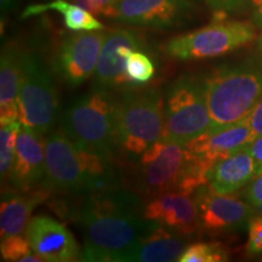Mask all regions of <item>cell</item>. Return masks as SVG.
<instances>
[{
    "instance_id": "18",
    "label": "cell",
    "mask_w": 262,
    "mask_h": 262,
    "mask_svg": "<svg viewBox=\"0 0 262 262\" xmlns=\"http://www.w3.org/2000/svg\"><path fill=\"white\" fill-rule=\"evenodd\" d=\"M51 192L42 187L41 189L27 191H3L2 209H0V237L6 239L11 235L22 234L31 221L33 210L50 196Z\"/></svg>"
},
{
    "instance_id": "4",
    "label": "cell",
    "mask_w": 262,
    "mask_h": 262,
    "mask_svg": "<svg viewBox=\"0 0 262 262\" xmlns=\"http://www.w3.org/2000/svg\"><path fill=\"white\" fill-rule=\"evenodd\" d=\"M209 133L247 118L262 97V67L254 62L224 66L205 78Z\"/></svg>"
},
{
    "instance_id": "36",
    "label": "cell",
    "mask_w": 262,
    "mask_h": 262,
    "mask_svg": "<svg viewBox=\"0 0 262 262\" xmlns=\"http://www.w3.org/2000/svg\"><path fill=\"white\" fill-rule=\"evenodd\" d=\"M260 47L262 49V34H261V37H260Z\"/></svg>"
},
{
    "instance_id": "25",
    "label": "cell",
    "mask_w": 262,
    "mask_h": 262,
    "mask_svg": "<svg viewBox=\"0 0 262 262\" xmlns=\"http://www.w3.org/2000/svg\"><path fill=\"white\" fill-rule=\"evenodd\" d=\"M126 73L134 85L147 84L156 74L155 62L142 49L136 50L127 57Z\"/></svg>"
},
{
    "instance_id": "22",
    "label": "cell",
    "mask_w": 262,
    "mask_h": 262,
    "mask_svg": "<svg viewBox=\"0 0 262 262\" xmlns=\"http://www.w3.org/2000/svg\"><path fill=\"white\" fill-rule=\"evenodd\" d=\"M48 10H54L63 16L66 27L73 32L103 31V25L95 17V15L78 4H71L66 0H54L48 4L31 5L25 10L22 17L40 15Z\"/></svg>"
},
{
    "instance_id": "21",
    "label": "cell",
    "mask_w": 262,
    "mask_h": 262,
    "mask_svg": "<svg viewBox=\"0 0 262 262\" xmlns=\"http://www.w3.org/2000/svg\"><path fill=\"white\" fill-rule=\"evenodd\" d=\"M189 239L176 233L159 222L153 221L148 231L142 235L131 261L172 262L179 261L188 247Z\"/></svg>"
},
{
    "instance_id": "37",
    "label": "cell",
    "mask_w": 262,
    "mask_h": 262,
    "mask_svg": "<svg viewBox=\"0 0 262 262\" xmlns=\"http://www.w3.org/2000/svg\"><path fill=\"white\" fill-rule=\"evenodd\" d=\"M261 260H262V258H261Z\"/></svg>"
},
{
    "instance_id": "1",
    "label": "cell",
    "mask_w": 262,
    "mask_h": 262,
    "mask_svg": "<svg viewBox=\"0 0 262 262\" xmlns=\"http://www.w3.org/2000/svg\"><path fill=\"white\" fill-rule=\"evenodd\" d=\"M84 195L74 215L84 238L83 260L130 262L153 224L143 217L139 196L114 182Z\"/></svg>"
},
{
    "instance_id": "29",
    "label": "cell",
    "mask_w": 262,
    "mask_h": 262,
    "mask_svg": "<svg viewBox=\"0 0 262 262\" xmlns=\"http://www.w3.org/2000/svg\"><path fill=\"white\" fill-rule=\"evenodd\" d=\"M209 8L221 15L242 11L247 8L249 0H203Z\"/></svg>"
},
{
    "instance_id": "19",
    "label": "cell",
    "mask_w": 262,
    "mask_h": 262,
    "mask_svg": "<svg viewBox=\"0 0 262 262\" xmlns=\"http://www.w3.org/2000/svg\"><path fill=\"white\" fill-rule=\"evenodd\" d=\"M256 175V163L247 146L227 158L217 160L209 169L206 180L214 192L232 194L250 183Z\"/></svg>"
},
{
    "instance_id": "3",
    "label": "cell",
    "mask_w": 262,
    "mask_h": 262,
    "mask_svg": "<svg viewBox=\"0 0 262 262\" xmlns=\"http://www.w3.org/2000/svg\"><path fill=\"white\" fill-rule=\"evenodd\" d=\"M108 160L78 147L63 131H52L45 139L42 187L50 192L86 194L113 183Z\"/></svg>"
},
{
    "instance_id": "31",
    "label": "cell",
    "mask_w": 262,
    "mask_h": 262,
    "mask_svg": "<svg viewBox=\"0 0 262 262\" xmlns=\"http://www.w3.org/2000/svg\"><path fill=\"white\" fill-rule=\"evenodd\" d=\"M249 122H250L251 129L255 137L262 135V97L260 101L256 103V106L254 107V110L251 111V113L249 114Z\"/></svg>"
},
{
    "instance_id": "24",
    "label": "cell",
    "mask_w": 262,
    "mask_h": 262,
    "mask_svg": "<svg viewBox=\"0 0 262 262\" xmlns=\"http://www.w3.org/2000/svg\"><path fill=\"white\" fill-rule=\"evenodd\" d=\"M2 261L8 262H42L44 260L33 250L28 239L21 234L3 239L0 245Z\"/></svg>"
},
{
    "instance_id": "28",
    "label": "cell",
    "mask_w": 262,
    "mask_h": 262,
    "mask_svg": "<svg viewBox=\"0 0 262 262\" xmlns=\"http://www.w3.org/2000/svg\"><path fill=\"white\" fill-rule=\"evenodd\" d=\"M249 224L248 253L251 255L262 254V216L250 219Z\"/></svg>"
},
{
    "instance_id": "7",
    "label": "cell",
    "mask_w": 262,
    "mask_h": 262,
    "mask_svg": "<svg viewBox=\"0 0 262 262\" xmlns=\"http://www.w3.org/2000/svg\"><path fill=\"white\" fill-rule=\"evenodd\" d=\"M210 127L205 80L186 74L169 85L164 98V140L187 143Z\"/></svg>"
},
{
    "instance_id": "6",
    "label": "cell",
    "mask_w": 262,
    "mask_h": 262,
    "mask_svg": "<svg viewBox=\"0 0 262 262\" xmlns=\"http://www.w3.org/2000/svg\"><path fill=\"white\" fill-rule=\"evenodd\" d=\"M119 149L130 158H139L163 137L164 98L156 88L127 89L118 100Z\"/></svg>"
},
{
    "instance_id": "9",
    "label": "cell",
    "mask_w": 262,
    "mask_h": 262,
    "mask_svg": "<svg viewBox=\"0 0 262 262\" xmlns=\"http://www.w3.org/2000/svg\"><path fill=\"white\" fill-rule=\"evenodd\" d=\"M18 120L39 135L50 133L58 116V94L54 79L38 57L26 52L17 97Z\"/></svg>"
},
{
    "instance_id": "20",
    "label": "cell",
    "mask_w": 262,
    "mask_h": 262,
    "mask_svg": "<svg viewBox=\"0 0 262 262\" xmlns=\"http://www.w3.org/2000/svg\"><path fill=\"white\" fill-rule=\"evenodd\" d=\"M26 52L15 45L3 49L0 58V122L18 120L17 97L21 86Z\"/></svg>"
},
{
    "instance_id": "16",
    "label": "cell",
    "mask_w": 262,
    "mask_h": 262,
    "mask_svg": "<svg viewBox=\"0 0 262 262\" xmlns=\"http://www.w3.org/2000/svg\"><path fill=\"white\" fill-rule=\"evenodd\" d=\"M42 140L44 136L22 124L8 179L14 189L27 191L44 181L45 141Z\"/></svg>"
},
{
    "instance_id": "13",
    "label": "cell",
    "mask_w": 262,
    "mask_h": 262,
    "mask_svg": "<svg viewBox=\"0 0 262 262\" xmlns=\"http://www.w3.org/2000/svg\"><path fill=\"white\" fill-rule=\"evenodd\" d=\"M142 48L143 42L135 32L116 29L107 33L95 71V86L112 90L133 85L126 73V61L131 52Z\"/></svg>"
},
{
    "instance_id": "14",
    "label": "cell",
    "mask_w": 262,
    "mask_h": 262,
    "mask_svg": "<svg viewBox=\"0 0 262 262\" xmlns=\"http://www.w3.org/2000/svg\"><path fill=\"white\" fill-rule=\"evenodd\" d=\"M26 238L33 250L44 261L72 262L83 260V253L71 231L63 224L47 215L31 219Z\"/></svg>"
},
{
    "instance_id": "5",
    "label": "cell",
    "mask_w": 262,
    "mask_h": 262,
    "mask_svg": "<svg viewBox=\"0 0 262 262\" xmlns=\"http://www.w3.org/2000/svg\"><path fill=\"white\" fill-rule=\"evenodd\" d=\"M117 108L110 90L94 85L66 108L62 131L80 148L110 159L119 149Z\"/></svg>"
},
{
    "instance_id": "11",
    "label": "cell",
    "mask_w": 262,
    "mask_h": 262,
    "mask_svg": "<svg viewBox=\"0 0 262 262\" xmlns=\"http://www.w3.org/2000/svg\"><path fill=\"white\" fill-rule=\"evenodd\" d=\"M193 14L189 0H120L116 19L126 25L170 29L187 25Z\"/></svg>"
},
{
    "instance_id": "27",
    "label": "cell",
    "mask_w": 262,
    "mask_h": 262,
    "mask_svg": "<svg viewBox=\"0 0 262 262\" xmlns=\"http://www.w3.org/2000/svg\"><path fill=\"white\" fill-rule=\"evenodd\" d=\"M75 2L95 16L116 18L117 8L120 0H75Z\"/></svg>"
},
{
    "instance_id": "12",
    "label": "cell",
    "mask_w": 262,
    "mask_h": 262,
    "mask_svg": "<svg viewBox=\"0 0 262 262\" xmlns=\"http://www.w3.org/2000/svg\"><path fill=\"white\" fill-rule=\"evenodd\" d=\"M202 231L206 233L219 234L235 229L250 221L253 209L237 196L220 194L209 187L201 186L193 193Z\"/></svg>"
},
{
    "instance_id": "30",
    "label": "cell",
    "mask_w": 262,
    "mask_h": 262,
    "mask_svg": "<svg viewBox=\"0 0 262 262\" xmlns=\"http://www.w3.org/2000/svg\"><path fill=\"white\" fill-rule=\"evenodd\" d=\"M247 199L254 208L262 203V171L258 172L249 185Z\"/></svg>"
},
{
    "instance_id": "35",
    "label": "cell",
    "mask_w": 262,
    "mask_h": 262,
    "mask_svg": "<svg viewBox=\"0 0 262 262\" xmlns=\"http://www.w3.org/2000/svg\"><path fill=\"white\" fill-rule=\"evenodd\" d=\"M255 209H256L258 214H260V215L262 216V203H261V204H258L257 206H255Z\"/></svg>"
},
{
    "instance_id": "34",
    "label": "cell",
    "mask_w": 262,
    "mask_h": 262,
    "mask_svg": "<svg viewBox=\"0 0 262 262\" xmlns=\"http://www.w3.org/2000/svg\"><path fill=\"white\" fill-rule=\"evenodd\" d=\"M17 3V0H2V11H9L10 9H12Z\"/></svg>"
},
{
    "instance_id": "33",
    "label": "cell",
    "mask_w": 262,
    "mask_h": 262,
    "mask_svg": "<svg viewBox=\"0 0 262 262\" xmlns=\"http://www.w3.org/2000/svg\"><path fill=\"white\" fill-rule=\"evenodd\" d=\"M249 4L253 9V18L255 25L262 28V0H249Z\"/></svg>"
},
{
    "instance_id": "2",
    "label": "cell",
    "mask_w": 262,
    "mask_h": 262,
    "mask_svg": "<svg viewBox=\"0 0 262 262\" xmlns=\"http://www.w3.org/2000/svg\"><path fill=\"white\" fill-rule=\"evenodd\" d=\"M210 168L182 143L160 139L137 158L135 185L149 199L172 192L192 195L201 186L208 185Z\"/></svg>"
},
{
    "instance_id": "15",
    "label": "cell",
    "mask_w": 262,
    "mask_h": 262,
    "mask_svg": "<svg viewBox=\"0 0 262 262\" xmlns=\"http://www.w3.org/2000/svg\"><path fill=\"white\" fill-rule=\"evenodd\" d=\"M143 217L159 222L189 241L199 235L202 231L194 199L182 193H165L152 198L143 205Z\"/></svg>"
},
{
    "instance_id": "32",
    "label": "cell",
    "mask_w": 262,
    "mask_h": 262,
    "mask_svg": "<svg viewBox=\"0 0 262 262\" xmlns=\"http://www.w3.org/2000/svg\"><path fill=\"white\" fill-rule=\"evenodd\" d=\"M248 149L250 150L251 156L254 157L255 163H256L257 173L262 171V135L257 136L250 145L248 146Z\"/></svg>"
},
{
    "instance_id": "26",
    "label": "cell",
    "mask_w": 262,
    "mask_h": 262,
    "mask_svg": "<svg viewBox=\"0 0 262 262\" xmlns=\"http://www.w3.org/2000/svg\"><path fill=\"white\" fill-rule=\"evenodd\" d=\"M227 260V251L219 243L191 244L179 258L180 262H221Z\"/></svg>"
},
{
    "instance_id": "8",
    "label": "cell",
    "mask_w": 262,
    "mask_h": 262,
    "mask_svg": "<svg viewBox=\"0 0 262 262\" xmlns=\"http://www.w3.org/2000/svg\"><path fill=\"white\" fill-rule=\"evenodd\" d=\"M256 38L255 27L245 21H217L166 42V55L176 60L217 57L249 44Z\"/></svg>"
},
{
    "instance_id": "10",
    "label": "cell",
    "mask_w": 262,
    "mask_h": 262,
    "mask_svg": "<svg viewBox=\"0 0 262 262\" xmlns=\"http://www.w3.org/2000/svg\"><path fill=\"white\" fill-rule=\"evenodd\" d=\"M106 35L102 31H90L66 38L55 54V74L68 86H80L95 74Z\"/></svg>"
},
{
    "instance_id": "23",
    "label": "cell",
    "mask_w": 262,
    "mask_h": 262,
    "mask_svg": "<svg viewBox=\"0 0 262 262\" xmlns=\"http://www.w3.org/2000/svg\"><path fill=\"white\" fill-rule=\"evenodd\" d=\"M21 126L22 124L19 120L2 125V131H0V175H2L3 182L9 179L10 170H11L12 162H14L18 131Z\"/></svg>"
},
{
    "instance_id": "17",
    "label": "cell",
    "mask_w": 262,
    "mask_h": 262,
    "mask_svg": "<svg viewBox=\"0 0 262 262\" xmlns=\"http://www.w3.org/2000/svg\"><path fill=\"white\" fill-rule=\"evenodd\" d=\"M256 139L251 129L249 116L233 125L216 133H205L185 143L192 155L201 157L212 166L217 160L225 159L237 150L250 145Z\"/></svg>"
}]
</instances>
